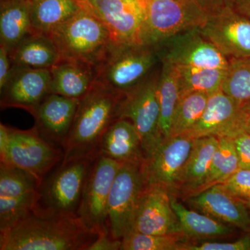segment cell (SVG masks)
Listing matches in <instances>:
<instances>
[{
  "mask_svg": "<svg viewBox=\"0 0 250 250\" xmlns=\"http://www.w3.org/2000/svg\"><path fill=\"white\" fill-rule=\"evenodd\" d=\"M98 236L77 215L43 217L32 211L0 232V250H86Z\"/></svg>",
  "mask_w": 250,
  "mask_h": 250,
  "instance_id": "obj_1",
  "label": "cell"
},
{
  "mask_svg": "<svg viewBox=\"0 0 250 250\" xmlns=\"http://www.w3.org/2000/svg\"><path fill=\"white\" fill-rule=\"evenodd\" d=\"M123 97L95 82L80 100L71 129L62 146V160L85 156H98L102 138L119 119L118 111Z\"/></svg>",
  "mask_w": 250,
  "mask_h": 250,
  "instance_id": "obj_2",
  "label": "cell"
},
{
  "mask_svg": "<svg viewBox=\"0 0 250 250\" xmlns=\"http://www.w3.org/2000/svg\"><path fill=\"white\" fill-rule=\"evenodd\" d=\"M98 156L62 160L41 181L33 213L40 216L77 215L83 188Z\"/></svg>",
  "mask_w": 250,
  "mask_h": 250,
  "instance_id": "obj_3",
  "label": "cell"
},
{
  "mask_svg": "<svg viewBox=\"0 0 250 250\" xmlns=\"http://www.w3.org/2000/svg\"><path fill=\"white\" fill-rule=\"evenodd\" d=\"M48 36L61 59L85 62L96 68L117 45L106 26L83 6Z\"/></svg>",
  "mask_w": 250,
  "mask_h": 250,
  "instance_id": "obj_4",
  "label": "cell"
},
{
  "mask_svg": "<svg viewBox=\"0 0 250 250\" xmlns=\"http://www.w3.org/2000/svg\"><path fill=\"white\" fill-rule=\"evenodd\" d=\"M159 62L157 51L152 46L115 45L97 68L96 83L125 96L141 83Z\"/></svg>",
  "mask_w": 250,
  "mask_h": 250,
  "instance_id": "obj_5",
  "label": "cell"
},
{
  "mask_svg": "<svg viewBox=\"0 0 250 250\" xmlns=\"http://www.w3.org/2000/svg\"><path fill=\"white\" fill-rule=\"evenodd\" d=\"M146 44L154 48L172 36L201 28L209 14L196 0H141Z\"/></svg>",
  "mask_w": 250,
  "mask_h": 250,
  "instance_id": "obj_6",
  "label": "cell"
},
{
  "mask_svg": "<svg viewBox=\"0 0 250 250\" xmlns=\"http://www.w3.org/2000/svg\"><path fill=\"white\" fill-rule=\"evenodd\" d=\"M160 72L153 70L137 86L126 93L120 104L118 117L132 122L142 141L145 160L164 141L161 134L158 85Z\"/></svg>",
  "mask_w": 250,
  "mask_h": 250,
  "instance_id": "obj_7",
  "label": "cell"
},
{
  "mask_svg": "<svg viewBox=\"0 0 250 250\" xmlns=\"http://www.w3.org/2000/svg\"><path fill=\"white\" fill-rule=\"evenodd\" d=\"M63 156L62 147L45 139L36 126L29 130L9 127L8 144L0 154V163L22 168L42 181Z\"/></svg>",
  "mask_w": 250,
  "mask_h": 250,
  "instance_id": "obj_8",
  "label": "cell"
},
{
  "mask_svg": "<svg viewBox=\"0 0 250 250\" xmlns=\"http://www.w3.org/2000/svg\"><path fill=\"white\" fill-rule=\"evenodd\" d=\"M106 26L117 45H146L141 0H80Z\"/></svg>",
  "mask_w": 250,
  "mask_h": 250,
  "instance_id": "obj_9",
  "label": "cell"
},
{
  "mask_svg": "<svg viewBox=\"0 0 250 250\" xmlns=\"http://www.w3.org/2000/svg\"><path fill=\"white\" fill-rule=\"evenodd\" d=\"M141 164H122L108 197L107 228L110 236L122 239L129 232L145 186Z\"/></svg>",
  "mask_w": 250,
  "mask_h": 250,
  "instance_id": "obj_10",
  "label": "cell"
},
{
  "mask_svg": "<svg viewBox=\"0 0 250 250\" xmlns=\"http://www.w3.org/2000/svg\"><path fill=\"white\" fill-rule=\"evenodd\" d=\"M121 163L98 155L82 192L77 215L87 228L98 233L108 231V197Z\"/></svg>",
  "mask_w": 250,
  "mask_h": 250,
  "instance_id": "obj_11",
  "label": "cell"
},
{
  "mask_svg": "<svg viewBox=\"0 0 250 250\" xmlns=\"http://www.w3.org/2000/svg\"><path fill=\"white\" fill-rule=\"evenodd\" d=\"M155 49L161 62L175 66L227 70L229 65V59L202 35L200 28L172 36Z\"/></svg>",
  "mask_w": 250,
  "mask_h": 250,
  "instance_id": "obj_12",
  "label": "cell"
},
{
  "mask_svg": "<svg viewBox=\"0 0 250 250\" xmlns=\"http://www.w3.org/2000/svg\"><path fill=\"white\" fill-rule=\"evenodd\" d=\"M200 29L228 59L250 57V17L233 6L210 14Z\"/></svg>",
  "mask_w": 250,
  "mask_h": 250,
  "instance_id": "obj_13",
  "label": "cell"
},
{
  "mask_svg": "<svg viewBox=\"0 0 250 250\" xmlns=\"http://www.w3.org/2000/svg\"><path fill=\"white\" fill-rule=\"evenodd\" d=\"M170 195L165 187L145 184L130 231L146 234L183 233Z\"/></svg>",
  "mask_w": 250,
  "mask_h": 250,
  "instance_id": "obj_14",
  "label": "cell"
},
{
  "mask_svg": "<svg viewBox=\"0 0 250 250\" xmlns=\"http://www.w3.org/2000/svg\"><path fill=\"white\" fill-rule=\"evenodd\" d=\"M194 143L195 139L187 134L164 139L157 150L141 166L145 184L161 186L171 192L175 191L179 174Z\"/></svg>",
  "mask_w": 250,
  "mask_h": 250,
  "instance_id": "obj_15",
  "label": "cell"
},
{
  "mask_svg": "<svg viewBox=\"0 0 250 250\" xmlns=\"http://www.w3.org/2000/svg\"><path fill=\"white\" fill-rule=\"evenodd\" d=\"M50 69L12 67L9 80L1 90V108H22L34 113L50 94Z\"/></svg>",
  "mask_w": 250,
  "mask_h": 250,
  "instance_id": "obj_16",
  "label": "cell"
},
{
  "mask_svg": "<svg viewBox=\"0 0 250 250\" xmlns=\"http://www.w3.org/2000/svg\"><path fill=\"white\" fill-rule=\"evenodd\" d=\"M192 208L233 228L250 231V213L246 202L235 196L222 184L188 197Z\"/></svg>",
  "mask_w": 250,
  "mask_h": 250,
  "instance_id": "obj_17",
  "label": "cell"
},
{
  "mask_svg": "<svg viewBox=\"0 0 250 250\" xmlns=\"http://www.w3.org/2000/svg\"><path fill=\"white\" fill-rule=\"evenodd\" d=\"M243 103L226 95L221 89L208 97L200 121L187 133L193 139L213 136L231 137L241 131V108Z\"/></svg>",
  "mask_w": 250,
  "mask_h": 250,
  "instance_id": "obj_18",
  "label": "cell"
},
{
  "mask_svg": "<svg viewBox=\"0 0 250 250\" xmlns=\"http://www.w3.org/2000/svg\"><path fill=\"white\" fill-rule=\"evenodd\" d=\"M79 99L50 93L33 113L35 126L45 139L62 147L71 129Z\"/></svg>",
  "mask_w": 250,
  "mask_h": 250,
  "instance_id": "obj_19",
  "label": "cell"
},
{
  "mask_svg": "<svg viewBox=\"0 0 250 250\" xmlns=\"http://www.w3.org/2000/svg\"><path fill=\"white\" fill-rule=\"evenodd\" d=\"M99 155L121 163L142 165L145 160L139 131L130 120L119 118L104 133L98 148Z\"/></svg>",
  "mask_w": 250,
  "mask_h": 250,
  "instance_id": "obj_20",
  "label": "cell"
},
{
  "mask_svg": "<svg viewBox=\"0 0 250 250\" xmlns=\"http://www.w3.org/2000/svg\"><path fill=\"white\" fill-rule=\"evenodd\" d=\"M50 93L82 99L96 82L97 68L85 62L61 59L50 69Z\"/></svg>",
  "mask_w": 250,
  "mask_h": 250,
  "instance_id": "obj_21",
  "label": "cell"
},
{
  "mask_svg": "<svg viewBox=\"0 0 250 250\" xmlns=\"http://www.w3.org/2000/svg\"><path fill=\"white\" fill-rule=\"evenodd\" d=\"M218 137L209 136L195 139L193 147L179 174L175 191L187 198L201 187L208 175Z\"/></svg>",
  "mask_w": 250,
  "mask_h": 250,
  "instance_id": "obj_22",
  "label": "cell"
},
{
  "mask_svg": "<svg viewBox=\"0 0 250 250\" xmlns=\"http://www.w3.org/2000/svg\"><path fill=\"white\" fill-rule=\"evenodd\" d=\"M9 53L12 67L51 69L61 60L58 49L51 38L34 31Z\"/></svg>",
  "mask_w": 250,
  "mask_h": 250,
  "instance_id": "obj_23",
  "label": "cell"
},
{
  "mask_svg": "<svg viewBox=\"0 0 250 250\" xmlns=\"http://www.w3.org/2000/svg\"><path fill=\"white\" fill-rule=\"evenodd\" d=\"M170 200L171 205L180 223L182 232L190 241L213 239L229 236L233 232V227L196 210L187 208L183 204L177 201L172 192Z\"/></svg>",
  "mask_w": 250,
  "mask_h": 250,
  "instance_id": "obj_24",
  "label": "cell"
},
{
  "mask_svg": "<svg viewBox=\"0 0 250 250\" xmlns=\"http://www.w3.org/2000/svg\"><path fill=\"white\" fill-rule=\"evenodd\" d=\"M33 32L28 0H0V45L11 50Z\"/></svg>",
  "mask_w": 250,
  "mask_h": 250,
  "instance_id": "obj_25",
  "label": "cell"
},
{
  "mask_svg": "<svg viewBox=\"0 0 250 250\" xmlns=\"http://www.w3.org/2000/svg\"><path fill=\"white\" fill-rule=\"evenodd\" d=\"M34 32L48 35L82 8L80 0H28Z\"/></svg>",
  "mask_w": 250,
  "mask_h": 250,
  "instance_id": "obj_26",
  "label": "cell"
},
{
  "mask_svg": "<svg viewBox=\"0 0 250 250\" xmlns=\"http://www.w3.org/2000/svg\"><path fill=\"white\" fill-rule=\"evenodd\" d=\"M161 62L162 67L158 85L160 105L159 126L163 137L166 139L170 137L172 118L180 98V85L176 67L169 62Z\"/></svg>",
  "mask_w": 250,
  "mask_h": 250,
  "instance_id": "obj_27",
  "label": "cell"
},
{
  "mask_svg": "<svg viewBox=\"0 0 250 250\" xmlns=\"http://www.w3.org/2000/svg\"><path fill=\"white\" fill-rule=\"evenodd\" d=\"M218 147L213 155L208 175L201 187L192 195L216 184L223 183L240 168L232 139L229 137H218Z\"/></svg>",
  "mask_w": 250,
  "mask_h": 250,
  "instance_id": "obj_28",
  "label": "cell"
},
{
  "mask_svg": "<svg viewBox=\"0 0 250 250\" xmlns=\"http://www.w3.org/2000/svg\"><path fill=\"white\" fill-rule=\"evenodd\" d=\"M175 67L178 72L180 96L192 92L205 93L210 96L221 89L227 71L225 69Z\"/></svg>",
  "mask_w": 250,
  "mask_h": 250,
  "instance_id": "obj_29",
  "label": "cell"
},
{
  "mask_svg": "<svg viewBox=\"0 0 250 250\" xmlns=\"http://www.w3.org/2000/svg\"><path fill=\"white\" fill-rule=\"evenodd\" d=\"M208 97L199 92L181 95L172 118L170 137L187 134L196 125L205 111Z\"/></svg>",
  "mask_w": 250,
  "mask_h": 250,
  "instance_id": "obj_30",
  "label": "cell"
},
{
  "mask_svg": "<svg viewBox=\"0 0 250 250\" xmlns=\"http://www.w3.org/2000/svg\"><path fill=\"white\" fill-rule=\"evenodd\" d=\"M190 241L184 233L146 234L130 231L122 238L121 250H182Z\"/></svg>",
  "mask_w": 250,
  "mask_h": 250,
  "instance_id": "obj_31",
  "label": "cell"
},
{
  "mask_svg": "<svg viewBox=\"0 0 250 250\" xmlns=\"http://www.w3.org/2000/svg\"><path fill=\"white\" fill-rule=\"evenodd\" d=\"M41 180L16 166L0 163V197H14L37 191Z\"/></svg>",
  "mask_w": 250,
  "mask_h": 250,
  "instance_id": "obj_32",
  "label": "cell"
},
{
  "mask_svg": "<svg viewBox=\"0 0 250 250\" xmlns=\"http://www.w3.org/2000/svg\"><path fill=\"white\" fill-rule=\"evenodd\" d=\"M221 90L241 103L250 100V57L229 59Z\"/></svg>",
  "mask_w": 250,
  "mask_h": 250,
  "instance_id": "obj_33",
  "label": "cell"
},
{
  "mask_svg": "<svg viewBox=\"0 0 250 250\" xmlns=\"http://www.w3.org/2000/svg\"><path fill=\"white\" fill-rule=\"evenodd\" d=\"M37 191L14 197H0V232L14 228L31 213L35 207Z\"/></svg>",
  "mask_w": 250,
  "mask_h": 250,
  "instance_id": "obj_34",
  "label": "cell"
},
{
  "mask_svg": "<svg viewBox=\"0 0 250 250\" xmlns=\"http://www.w3.org/2000/svg\"><path fill=\"white\" fill-rule=\"evenodd\" d=\"M182 250H250V233L230 243L187 241Z\"/></svg>",
  "mask_w": 250,
  "mask_h": 250,
  "instance_id": "obj_35",
  "label": "cell"
},
{
  "mask_svg": "<svg viewBox=\"0 0 250 250\" xmlns=\"http://www.w3.org/2000/svg\"><path fill=\"white\" fill-rule=\"evenodd\" d=\"M220 184L235 196L244 201H250V169H238Z\"/></svg>",
  "mask_w": 250,
  "mask_h": 250,
  "instance_id": "obj_36",
  "label": "cell"
},
{
  "mask_svg": "<svg viewBox=\"0 0 250 250\" xmlns=\"http://www.w3.org/2000/svg\"><path fill=\"white\" fill-rule=\"evenodd\" d=\"M230 139L234 143L240 168L250 169V135L241 130Z\"/></svg>",
  "mask_w": 250,
  "mask_h": 250,
  "instance_id": "obj_37",
  "label": "cell"
},
{
  "mask_svg": "<svg viewBox=\"0 0 250 250\" xmlns=\"http://www.w3.org/2000/svg\"><path fill=\"white\" fill-rule=\"evenodd\" d=\"M122 239H114L108 231L100 233L86 250H121Z\"/></svg>",
  "mask_w": 250,
  "mask_h": 250,
  "instance_id": "obj_38",
  "label": "cell"
},
{
  "mask_svg": "<svg viewBox=\"0 0 250 250\" xmlns=\"http://www.w3.org/2000/svg\"><path fill=\"white\" fill-rule=\"evenodd\" d=\"M12 70V63L10 59L9 50L0 45V89L4 86L9 80Z\"/></svg>",
  "mask_w": 250,
  "mask_h": 250,
  "instance_id": "obj_39",
  "label": "cell"
},
{
  "mask_svg": "<svg viewBox=\"0 0 250 250\" xmlns=\"http://www.w3.org/2000/svg\"><path fill=\"white\" fill-rule=\"evenodd\" d=\"M202 7L211 14L225 8L233 6L235 0H196Z\"/></svg>",
  "mask_w": 250,
  "mask_h": 250,
  "instance_id": "obj_40",
  "label": "cell"
},
{
  "mask_svg": "<svg viewBox=\"0 0 250 250\" xmlns=\"http://www.w3.org/2000/svg\"><path fill=\"white\" fill-rule=\"evenodd\" d=\"M241 126L242 130L250 135V100L242 105Z\"/></svg>",
  "mask_w": 250,
  "mask_h": 250,
  "instance_id": "obj_41",
  "label": "cell"
},
{
  "mask_svg": "<svg viewBox=\"0 0 250 250\" xmlns=\"http://www.w3.org/2000/svg\"><path fill=\"white\" fill-rule=\"evenodd\" d=\"M233 7L241 14L250 17V0H235Z\"/></svg>",
  "mask_w": 250,
  "mask_h": 250,
  "instance_id": "obj_42",
  "label": "cell"
},
{
  "mask_svg": "<svg viewBox=\"0 0 250 250\" xmlns=\"http://www.w3.org/2000/svg\"><path fill=\"white\" fill-rule=\"evenodd\" d=\"M246 202L247 206H248V210H249L250 213V201H245Z\"/></svg>",
  "mask_w": 250,
  "mask_h": 250,
  "instance_id": "obj_43",
  "label": "cell"
}]
</instances>
